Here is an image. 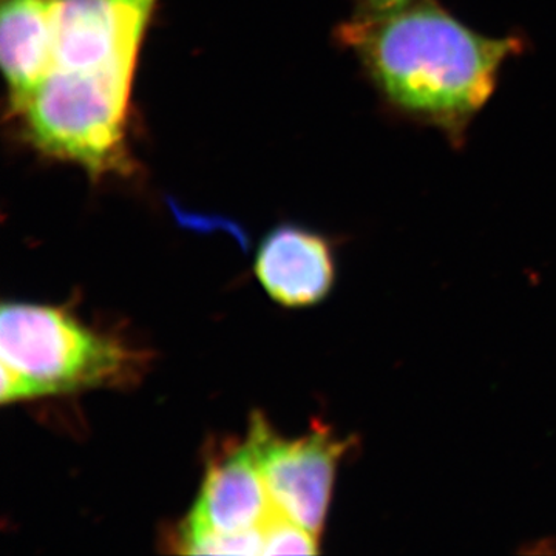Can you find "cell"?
Wrapping results in <instances>:
<instances>
[{"label":"cell","instance_id":"cell-1","mask_svg":"<svg viewBox=\"0 0 556 556\" xmlns=\"http://www.w3.org/2000/svg\"><path fill=\"white\" fill-rule=\"evenodd\" d=\"M160 0H58L49 75L14 113L40 155L89 177H129L131 90Z\"/></svg>","mask_w":556,"mask_h":556},{"label":"cell","instance_id":"cell-2","mask_svg":"<svg viewBox=\"0 0 556 556\" xmlns=\"http://www.w3.org/2000/svg\"><path fill=\"white\" fill-rule=\"evenodd\" d=\"M336 39L354 54L388 112L438 130L455 148L492 100L504 65L526 49L519 36L473 30L438 0L354 13Z\"/></svg>","mask_w":556,"mask_h":556},{"label":"cell","instance_id":"cell-3","mask_svg":"<svg viewBox=\"0 0 556 556\" xmlns=\"http://www.w3.org/2000/svg\"><path fill=\"white\" fill-rule=\"evenodd\" d=\"M0 356L3 404L124 383L141 364L137 351L67 311L13 302L0 313Z\"/></svg>","mask_w":556,"mask_h":556},{"label":"cell","instance_id":"cell-4","mask_svg":"<svg viewBox=\"0 0 556 556\" xmlns=\"http://www.w3.org/2000/svg\"><path fill=\"white\" fill-rule=\"evenodd\" d=\"M247 444L278 514L320 535L348 441L324 426L303 438L283 439L255 413Z\"/></svg>","mask_w":556,"mask_h":556},{"label":"cell","instance_id":"cell-5","mask_svg":"<svg viewBox=\"0 0 556 556\" xmlns=\"http://www.w3.org/2000/svg\"><path fill=\"white\" fill-rule=\"evenodd\" d=\"M255 276L288 308L321 302L334 285V255L327 240L300 226H278L260 243Z\"/></svg>","mask_w":556,"mask_h":556},{"label":"cell","instance_id":"cell-6","mask_svg":"<svg viewBox=\"0 0 556 556\" xmlns=\"http://www.w3.org/2000/svg\"><path fill=\"white\" fill-rule=\"evenodd\" d=\"M276 508L248 444L211 460L188 525L236 535L263 529Z\"/></svg>","mask_w":556,"mask_h":556},{"label":"cell","instance_id":"cell-7","mask_svg":"<svg viewBox=\"0 0 556 556\" xmlns=\"http://www.w3.org/2000/svg\"><path fill=\"white\" fill-rule=\"evenodd\" d=\"M58 0H2L0 62L10 113L24 108L42 86L53 58Z\"/></svg>","mask_w":556,"mask_h":556},{"label":"cell","instance_id":"cell-8","mask_svg":"<svg viewBox=\"0 0 556 556\" xmlns=\"http://www.w3.org/2000/svg\"><path fill=\"white\" fill-rule=\"evenodd\" d=\"M177 546L178 552L188 555H263V529L223 535L185 522Z\"/></svg>","mask_w":556,"mask_h":556},{"label":"cell","instance_id":"cell-9","mask_svg":"<svg viewBox=\"0 0 556 556\" xmlns=\"http://www.w3.org/2000/svg\"><path fill=\"white\" fill-rule=\"evenodd\" d=\"M318 536L274 511L263 526V555H317Z\"/></svg>","mask_w":556,"mask_h":556},{"label":"cell","instance_id":"cell-10","mask_svg":"<svg viewBox=\"0 0 556 556\" xmlns=\"http://www.w3.org/2000/svg\"><path fill=\"white\" fill-rule=\"evenodd\" d=\"M415 0H357V13L383 14L404 9Z\"/></svg>","mask_w":556,"mask_h":556}]
</instances>
